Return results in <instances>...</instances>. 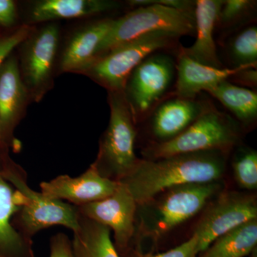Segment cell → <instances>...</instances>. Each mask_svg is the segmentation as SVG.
<instances>
[{
    "label": "cell",
    "mask_w": 257,
    "mask_h": 257,
    "mask_svg": "<svg viewBox=\"0 0 257 257\" xmlns=\"http://www.w3.org/2000/svg\"><path fill=\"white\" fill-rule=\"evenodd\" d=\"M228 154L211 150L156 160L143 159L119 182L126 186L138 206L142 205L172 187L221 180L226 171Z\"/></svg>",
    "instance_id": "cell-1"
},
{
    "label": "cell",
    "mask_w": 257,
    "mask_h": 257,
    "mask_svg": "<svg viewBox=\"0 0 257 257\" xmlns=\"http://www.w3.org/2000/svg\"><path fill=\"white\" fill-rule=\"evenodd\" d=\"M222 180L183 184L164 191L138 205L135 238L158 241L179 224L192 218L224 189ZM134 241V240H133Z\"/></svg>",
    "instance_id": "cell-2"
},
{
    "label": "cell",
    "mask_w": 257,
    "mask_h": 257,
    "mask_svg": "<svg viewBox=\"0 0 257 257\" xmlns=\"http://www.w3.org/2000/svg\"><path fill=\"white\" fill-rule=\"evenodd\" d=\"M241 128L234 118L214 106L178 136L163 143H151L142 153L144 160H156L193 152H229L239 143Z\"/></svg>",
    "instance_id": "cell-3"
},
{
    "label": "cell",
    "mask_w": 257,
    "mask_h": 257,
    "mask_svg": "<svg viewBox=\"0 0 257 257\" xmlns=\"http://www.w3.org/2000/svg\"><path fill=\"white\" fill-rule=\"evenodd\" d=\"M110 119L100 142L96 170L106 178L119 182L138 164L135 154L137 130L124 92H109Z\"/></svg>",
    "instance_id": "cell-4"
},
{
    "label": "cell",
    "mask_w": 257,
    "mask_h": 257,
    "mask_svg": "<svg viewBox=\"0 0 257 257\" xmlns=\"http://www.w3.org/2000/svg\"><path fill=\"white\" fill-rule=\"evenodd\" d=\"M179 38L170 32L147 34L114 47L96 58L84 71L109 92H123L137 66L155 52L177 50Z\"/></svg>",
    "instance_id": "cell-5"
},
{
    "label": "cell",
    "mask_w": 257,
    "mask_h": 257,
    "mask_svg": "<svg viewBox=\"0 0 257 257\" xmlns=\"http://www.w3.org/2000/svg\"><path fill=\"white\" fill-rule=\"evenodd\" d=\"M3 177L25 198V204L15 215V229L31 239L34 235L51 226H64L73 232L79 227V214L77 207L45 197L41 192L30 188L25 171L18 167H10L2 171Z\"/></svg>",
    "instance_id": "cell-6"
},
{
    "label": "cell",
    "mask_w": 257,
    "mask_h": 257,
    "mask_svg": "<svg viewBox=\"0 0 257 257\" xmlns=\"http://www.w3.org/2000/svg\"><path fill=\"white\" fill-rule=\"evenodd\" d=\"M156 32H170L180 37L195 36L194 17L158 4L135 8L114 20L99 44L94 60L125 42Z\"/></svg>",
    "instance_id": "cell-7"
},
{
    "label": "cell",
    "mask_w": 257,
    "mask_h": 257,
    "mask_svg": "<svg viewBox=\"0 0 257 257\" xmlns=\"http://www.w3.org/2000/svg\"><path fill=\"white\" fill-rule=\"evenodd\" d=\"M168 52L149 55L128 76L123 92L136 124L145 121L173 92L176 60Z\"/></svg>",
    "instance_id": "cell-8"
},
{
    "label": "cell",
    "mask_w": 257,
    "mask_h": 257,
    "mask_svg": "<svg viewBox=\"0 0 257 257\" xmlns=\"http://www.w3.org/2000/svg\"><path fill=\"white\" fill-rule=\"evenodd\" d=\"M210 202L194 230L199 253L229 230L257 219L256 197L236 192H221Z\"/></svg>",
    "instance_id": "cell-9"
},
{
    "label": "cell",
    "mask_w": 257,
    "mask_h": 257,
    "mask_svg": "<svg viewBox=\"0 0 257 257\" xmlns=\"http://www.w3.org/2000/svg\"><path fill=\"white\" fill-rule=\"evenodd\" d=\"M79 214L106 226L114 232V245L119 255L130 249L135 234L138 204L126 186L119 182L109 197L77 207Z\"/></svg>",
    "instance_id": "cell-10"
},
{
    "label": "cell",
    "mask_w": 257,
    "mask_h": 257,
    "mask_svg": "<svg viewBox=\"0 0 257 257\" xmlns=\"http://www.w3.org/2000/svg\"><path fill=\"white\" fill-rule=\"evenodd\" d=\"M209 99L184 98L170 94L152 111L147 119L155 138L153 143H163L178 136L201 116L214 107Z\"/></svg>",
    "instance_id": "cell-11"
},
{
    "label": "cell",
    "mask_w": 257,
    "mask_h": 257,
    "mask_svg": "<svg viewBox=\"0 0 257 257\" xmlns=\"http://www.w3.org/2000/svg\"><path fill=\"white\" fill-rule=\"evenodd\" d=\"M118 185L119 182L101 176L92 164L79 177L60 175L50 182H42L40 192L50 199L67 200L79 207L109 197Z\"/></svg>",
    "instance_id": "cell-12"
},
{
    "label": "cell",
    "mask_w": 257,
    "mask_h": 257,
    "mask_svg": "<svg viewBox=\"0 0 257 257\" xmlns=\"http://www.w3.org/2000/svg\"><path fill=\"white\" fill-rule=\"evenodd\" d=\"M24 204L23 194L0 172V257H35L32 240L20 234L13 224Z\"/></svg>",
    "instance_id": "cell-13"
},
{
    "label": "cell",
    "mask_w": 257,
    "mask_h": 257,
    "mask_svg": "<svg viewBox=\"0 0 257 257\" xmlns=\"http://www.w3.org/2000/svg\"><path fill=\"white\" fill-rule=\"evenodd\" d=\"M180 47V45H179ZM176 55V80L172 94L184 98H196L222 81L227 80L240 67L214 68L189 58L180 48Z\"/></svg>",
    "instance_id": "cell-14"
},
{
    "label": "cell",
    "mask_w": 257,
    "mask_h": 257,
    "mask_svg": "<svg viewBox=\"0 0 257 257\" xmlns=\"http://www.w3.org/2000/svg\"><path fill=\"white\" fill-rule=\"evenodd\" d=\"M224 0H197L196 1V40L192 46L180 50L189 58L209 67L224 68L216 52L214 32L218 15Z\"/></svg>",
    "instance_id": "cell-15"
},
{
    "label": "cell",
    "mask_w": 257,
    "mask_h": 257,
    "mask_svg": "<svg viewBox=\"0 0 257 257\" xmlns=\"http://www.w3.org/2000/svg\"><path fill=\"white\" fill-rule=\"evenodd\" d=\"M59 41V29L47 25L28 42L23 60L27 84L34 90L46 85L55 61Z\"/></svg>",
    "instance_id": "cell-16"
},
{
    "label": "cell",
    "mask_w": 257,
    "mask_h": 257,
    "mask_svg": "<svg viewBox=\"0 0 257 257\" xmlns=\"http://www.w3.org/2000/svg\"><path fill=\"white\" fill-rule=\"evenodd\" d=\"M114 20L104 19L88 25L72 37L62 55L64 71L84 70L92 63L99 44L110 30Z\"/></svg>",
    "instance_id": "cell-17"
},
{
    "label": "cell",
    "mask_w": 257,
    "mask_h": 257,
    "mask_svg": "<svg viewBox=\"0 0 257 257\" xmlns=\"http://www.w3.org/2000/svg\"><path fill=\"white\" fill-rule=\"evenodd\" d=\"M117 7L118 3L108 0H44L34 5L31 19L38 23L92 16L110 11Z\"/></svg>",
    "instance_id": "cell-18"
},
{
    "label": "cell",
    "mask_w": 257,
    "mask_h": 257,
    "mask_svg": "<svg viewBox=\"0 0 257 257\" xmlns=\"http://www.w3.org/2000/svg\"><path fill=\"white\" fill-rule=\"evenodd\" d=\"M230 111L241 128L254 126L257 120V92L232 84L228 80L222 81L206 92Z\"/></svg>",
    "instance_id": "cell-19"
},
{
    "label": "cell",
    "mask_w": 257,
    "mask_h": 257,
    "mask_svg": "<svg viewBox=\"0 0 257 257\" xmlns=\"http://www.w3.org/2000/svg\"><path fill=\"white\" fill-rule=\"evenodd\" d=\"M26 87L13 57L0 66V124L8 126L18 117L26 99Z\"/></svg>",
    "instance_id": "cell-20"
},
{
    "label": "cell",
    "mask_w": 257,
    "mask_h": 257,
    "mask_svg": "<svg viewBox=\"0 0 257 257\" xmlns=\"http://www.w3.org/2000/svg\"><path fill=\"white\" fill-rule=\"evenodd\" d=\"M72 240L74 257H121L111 239V230L79 214V227Z\"/></svg>",
    "instance_id": "cell-21"
},
{
    "label": "cell",
    "mask_w": 257,
    "mask_h": 257,
    "mask_svg": "<svg viewBox=\"0 0 257 257\" xmlns=\"http://www.w3.org/2000/svg\"><path fill=\"white\" fill-rule=\"evenodd\" d=\"M256 243L257 219H253L221 235L197 257H245Z\"/></svg>",
    "instance_id": "cell-22"
},
{
    "label": "cell",
    "mask_w": 257,
    "mask_h": 257,
    "mask_svg": "<svg viewBox=\"0 0 257 257\" xmlns=\"http://www.w3.org/2000/svg\"><path fill=\"white\" fill-rule=\"evenodd\" d=\"M231 68L252 67L257 64V27L251 23L235 32L227 46Z\"/></svg>",
    "instance_id": "cell-23"
},
{
    "label": "cell",
    "mask_w": 257,
    "mask_h": 257,
    "mask_svg": "<svg viewBox=\"0 0 257 257\" xmlns=\"http://www.w3.org/2000/svg\"><path fill=\"white\" fill-rule=\"evenodd\" d=\"M256 1L253 0H224L218 15L216 29L224 36L251 24L254 17Z\"/></svg>",
    "instance_id": "cell-24"
},
{
    "label": "cell",
    "mask_w": 257,
    "mask_h": 257,
    "mask_svg": "<svg viewBox=\"0 0 257 257\" xmlns=\"http://www.w3.org/2000/svg\"><path fill=\"white\" fill-rule=\"evenodd\" d=\"M235 180L241 188L255 190L257 188V152L248 147L236 150L232 161Z\"/></svg>",
    "instance_id": "cell-25"
},
{
    "label": "cell",
    "mask_w": 257,
    "mask_h": 257,
    "mask_svg": "<svg viewBox=\"0 0 257 257\" xmlns=\"http://www.w3.org/2000/svg\"><path fill=\"white\" fill-rule=\"evenodd\" d=\"M199 254L197 239L193 234L192 237L189 238L187 241L166 252L157 254L152 253H144L138 248L132 253L133 257H197Z\"/></svg>",
    "instance_id": "cell-26"
},
{
    "label": "cell",
    "mask_w": 257,
    "mask_h": 257,
    "mask_svg": "<svg viewBox=\"0 0 257 257\" xmlns=\"http://www.w3.org/2000/svg\"><path fill=\"white\" fill-rule=\"evenodd\" d=\"M128 4L134 8L148 6L153 4L163 5L194 17L196 1L191 0H131Z\"/></svg>",
    "instance_id": "cell-27"
},
{
    "label": "cell",
    "mask_w": 257,
    "mask_h": 257,
    "mask_svg": "<svg viewBox=\"0 0 257 257\" xmlns=\"http://www.w3.org/2000/svg\"><path fill=\"white\" fill-rule=\"evenodd\" d=\"M31 28L24 26L8 36L0 39V66L8 59L15 47L25 41L30 35Z\"/></svg>",
    "instance_id": "cell-28"
},
{
    "label": "cell",
    "mask_w": 257,
    "mask_h": 257,
    "mask_svg": "<svg viewBox=\"0 0 257 257\" xmlns=\"http://www.w3.org/2000/svg\"><path fill=\"white\" fill-rule=\"evenodd\" d=\"M50 251V257H74L72 240L63 233L51 238Z\"/></svg>",
    "instance_id": "cell-29"
},
{
    "label": "cell",
    "mask_w": 257,
    "mask_h": 257,
    "mask_svg": "<svg viewBox=\"0 0 257 257\" xmlns=\"http://www.w3.org/2000/svg\"><path fill=\"white\" fill-rule=\"evenodd\" d=\"M236 85L256 90L257 71L252 67H241L227 79Z\"/></svg>",
    "instance_id": "cell-30"
},
{
    "label": "cell",
    "mask_w": 257,
    "mask_h": 257,
    "mask_svg": "<svg viewBox=\"0 0 257 257\" xmlns=\"http://www.w3.org/2000/svg\"><path fill=\"white\" fill-rule=\"evenodd\" d=\"M16 6L11 0H0V25L8 27L16 20Z\"/></svg>",
    "instance_id": "cell-31"
},
{
    "label": "cell",
    "mask_w": 257,
    "mask_h": 257,
    "mask_svg": "<svg viewBox=\"0 0 257 257\" xmlns=\"http://www.w3.org/2000/svg\"><path fill=\"white\" fill-rule=\"evenodd\" d=\"M1 128H2V125L0 124V134H1Z\"/></svg>",
    "instance_id": "cell-32"
}]
</instances>
